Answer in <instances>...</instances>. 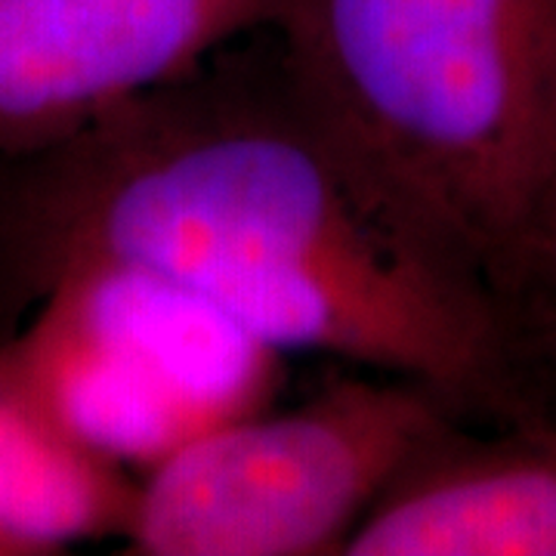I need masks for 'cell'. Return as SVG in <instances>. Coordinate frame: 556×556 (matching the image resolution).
Returning <instances> with one entry per match:
<instances>
[{"instance_id": "1", "label": "cell", "mask_w": 556, "mask_h": 556, "mask_svg": "<svg viewBox=\"0 0 556 556\" xmlns=\"http://www.w3.org/2000/svg\"><path fill=\"white\" fill-rule=\"evenodd\" d=\"M159 281L273 353H318L514 412L492 285L417 241L288 80L199 72L43 152L0 164V273Z\"/></svg>"}, {"instance_id": "2", "label": "cell", "mask_w": 556, "mask_h": 556, "mask_svg": "<svg viewBox=\"0 0 556 556\" xmlns=\"http://www.w3.org/2000/svg\"><path fill=\"white\" fill-rule=\"evenodd\" d=\"M278 68L368 192L495 291L556 186V0H278Z\"/></svg>"}, {"instance_id": "3", "label": "cell", "mask_w": 556, "mask_h": 556, "mask_svg": "<svg viewBox=\"0 0 556 556\" xmlns=\"http://www.w3.org/2000/svg\"><path fill=\"white\" fill-rule=\"evenodd\" d=\"M457 408L408 378H343L285 412H244L139 479L124 554H343L358 522Z\"/></svg>"}, {"instance_id": "4", "label": "cell", "mask_w": 556, "mask_h": 556, "mask_svg": "<svg viewBox=\"0 0 556 556\" xmlns=\"http://www.w3.org/2000/svg\"><path fill=\"white\" fill-rule=\"evenodd\" d=\"M276 353L159 281L72 269L40 291L31 325L0 346V380L121 467L263 408Z\"/></svg>"}, {"instance_id": "5", "label": "cell", "mask_w": 556, "mask_h": 556, "mask_svg": "<svg viewBox=\"0 0 556 556\" xmlns=\"http://www.w3.org/2000/svg\"><path fill=\"white\" fill-rule=\"evenodd\" d=\"M278 0H0V164L199 72Z\"/></svg>"}, {"instance_id": "6", "label": "cell", "mask_w": 556, "mask_h": 556, "mask_svg": "<svg viewBox=\"0 0 556 556\" xmlns=\"http://www.w3.org/2000/svg\"><path fill=\"white\" fill-rule=\"evenodd\" d=\"M346 556H556V420L439 433L358 522Z\"/></svg>"}, {"instance_id": "7", "label": "cell", "mask_w": 556, "mask_h": 556, "mask_svg": "<svg viewBox=\"0 0 556 556\" xmlns=\"http://www.w3.org/2000/svg\"><path fill=\"white\" fill-rule=\"evenodd\" d=\"M139 479L0 380V532L28 556L127 535Z\"/></svg>"}, {"instance_id": "8", "label": "cell", "mask_w": 556, "mask_h": 556, "mask_svg": "<svg viewBox=\"0 0 556 556\" xmlns=\"http://www.w3.org/2000/svg\"><path fill=\"white\" fill-rule=\"evenodd\" d=\"M529 276L538 278V285H541V291L547 298V309H551L556 331V192L551 204L544 207V217L538 223L535 239H532L529 257H526L522 278Z\"/></svg>"}, {"instance_id": "9", "label": "cell", "mask_w": 556, "mask_h": 556, "mask_svg": "<svg viewBox=\"0 0 556 556\" xmlns=\"http://www.w3.org/2000/svg\"><path fill=\"white\" fill-rule=\"evenodd\" d=\"M0 556H28V551L22 547L20 541H13V538L0 532Z\"/></svg>"}, {"instance_id": "10", "label": "cell", "mask_w": 556, "mask_h": 556, "mask_svg": "<svg viewBox=\"0 0 556 556\" xmlns=\"http://www.w3.org/2000/svg\"><path fill=\"white\" fill-rule=\"evenodd\" d=\"M554 192H556V186H554ZM551 199H554V195H551ZM547 204H551V201H547Z\"/></svg>"}]
</instances>
